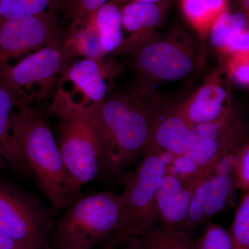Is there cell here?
Returning <instances> with one entry per match:
<instances>
[{
  "instance_id": "obj_17",
  "label": "cell",
  "mask_w": 249,
  "mask_h": 249,
  "mask_svg": "<svg viewBox=\"0 0 249 249\" xmlns=\"http://www.w3.org/2000/svg\"><path fill=\"white\" fill-rule=\"evenodd\" d=\"M19 103L12 91L0 82V154L16 172L32 178L11 134L13 115Z\"/></svg>"
},
{
  "instance_id": "obj_29",
  "label": "cell",
  "mask_w": 249,
  "mask_h": 249,
  "mask_svg": "<svg viewBox=\"0 0 249 249\" xmlns=\"http://www.w3.org/2000/svg\"><path fill=\"white\" fill-rule=\"evenodd\" d=\"M249 53V26L230 41L219 56L222 59L234 54Z\"/></svg>"
},
{
  "instance_id": "obj_16",
  "label": "cell",
  "mask_w": 249,
  "mask_h": 249,
  "mask_svg": "<svg viewBox=\"0 0 249 249\" xmlns=\"http://www.w3.org/2000/svg\"><path fill=\"white\" fill-rule=\"evenodd\" d=\"M194 138V126L178 112L175 106L161 105L150 146L177 157L189 150Z\"/></svg>"
},
{
  "instance_id": "obj_27",
  "label": "cell",
  "mask_w": 249,
  "mask_h": 249,
  "mask_svg": "<svg viewBox=\"0 0 249 249\" xmlns=\"http://www.w3.org/2000/svg\"><path fill=\"white\" fill-rule=\"evenodd\" d=\"M111 0H69V11L72 20L87 19Z\"/></svg>"
},
{
  "instance_id": "obj_35",
  "label": "cell",
  "mask_w": 249,
  "mask_h": 249,
  "mask_svg": "<svg viewBox=\"0 0 249 249\" xmlns=\"http://www.w3.org/2000/svg\"><path fill=\"white\" fill-rule=\"evenodd\" d=\"M117 244H116L115 242H108L107 245L106 246L105 248H103V249H115L116 247H117ZM48 249H62V248H57V247H55V248H49Z\"/></svg>"
},
{
  "instance_id": "obj_36",
  "label": "cell",
  "mask_w": 249,
  "mask_h": 249,
  "mask_svg": "<svg viewBox=\"0 0 249 249\" xmlns=\"http://www.w3.org/2000/svg\"><path fill=\"white\" fill-rule=\"evenodd\" d=\"M245 15H246V16H247V18H248L249 26V15H247V14H245Z\"/></svg>"
},
{
  "instance_id": "obj_22",
  "label": "cell",
  "mask_w": 249,
  "mask_h": 249,
  "mask_svg": "<svg viewBox=\"0 0 249 249\" xmlns=\"http://www.w3.org/2000/svg\"><path fill=\"white\" fill-rule=\"evenodd\" d=\"M248 27L245 13H231L229 10L215 19L208 36L211 45L220 55L230 41Z\"/></svg>"
},
{
  "instance_id": "obj_34",
  "label": "cell",
  "mask_w": 249,
  "mask_h": 249,
  "mask_svg": "<svg viewBox=\"0 0 249 249\" xmlns=\"http://www.w3.org/2000/svg\"><path fill=\"white\" fill-rule=\"evenodd\" d=\"M10 168H11V165L0 154V170H9Z\"/></svg>"
},
{
  "instance_id": "obj_21",
  "label": "cell",
  "mask_w": 249,
  "mask_h": 249,
  "mask_svg": "<svg viewBox=\"0 0 249 249\" xmlns=\"http://www.w3.org/2000/svg\"><path fill=\"white\" fill-rule=\"evenodd\" d=\"M136 237L145 249H196V242H193L186 232L178 228L157 227L155 222Z\"/></svg>"
},
{
  "instance_id": "obj_30",
  "label": "cell",
  "mask_w": 249,
  "mask_h": 249,
  "mask_svg": "<svg viewBox=\"0 0 249 249\" xmlns=\"http://www.w3.org/2000/svg\"><path fill=\"white\" fill-rule=\"evenodd\" d=\"M0 249H28L11 236L0 230Z\"/></svg>"
},
{
  "instance_id": "obj_1",
  "label": "cell",
  "mask_w": 249,
  "mask_h": 249,
  "mask_svg": "<svg viewBox=\"0 0 249 249\" xmlns=\"http://www.w3.org/2000/svg\"><path fill=\"white\" fill-rule=\"evenodd\" d=\"M160 106L151 89L111 93L91 106L101 140L99 176L119 175L148 149Z\"/></svg>"
},
{
  "instance_id": "obj_12",
  "label": "cell",
  "mask_w": 249,
  "mask_h": 249,
  "mask_svg": "<svg viewBox=\"0 0 249 249\" xmlns=\"http://www.w3.org/2000/svg\"><path fill=\"white\" fill-rule=\"evenodd\" d=\"M227 78L223 67L214 69L193 94L175 107L194 127L216 120L232 106Z\"/></svg>"
},
{
  "instance_id": "obj_15",
  "label": "cell",
  "mask_w": 249,
  "mask_h": 249,
  "mask_svg": "<svg viewBox=\"0 0 249 249\" xmlns=\"http://www.w3.org/2000/svg\"><path fill=\"white\" fill-rule=\"evenodd\" d=\"M172 0L156 3H129L121 6L123 25L131 33L115 53L132 54L156 40L157 29L164 21Z\"/></svg>"
},
{
  "instance_id": "obj_7",
  "label": "cell",
  "mask_w": 249,
  "mask_h": 249,
  "mask_svg": "<svg viewBox=\"0 0 249 249\" xmlns=\"http://www.w3.org/2000/svg\"><path fill=\"white\" fill-rule=\"evenodd\" d=\"M60 119L58 143L73 184L82 186L99 176L101 140L91 106L55 114Z\"/></svg>"
},
{
  "instance_id": "obj_14",
  "label": "cell",
  "mask_w": 249,
  "mask_h": 249,
  "mask_svg": "<svg viewBox=\"0 0 249 249\" xmlns=\"http://www.w3.org/2000/svg\"><path fill=\"white\" fill-rule=\"evenodd\" d=\"M236 189L235 175H214L205 178L195 191L188 215L178 229L188 234L210 220L229 204Z\"/></svg>"
},
{
  "instance_id": "obj_19",
  "label": "cell",
  "mask_w": 249,
  "mask_h": 249,
  "mask_svg": "<svg viewBox=\"0 0 249 249\" xmlns=\"http://www.w3.org/2000/svg\"><path fill=\"white\" fill-rule=\"evenodd\" d=\"M183 16L202 39L215 19L229 10V0H180Z\"/></svg>"
},
{
  "instance_id": "obj_9",
  "label": "cell",
  "mask_w": 249,
  "mask_h": 249,
  "mask_svg": "<svg viewBox=\"0 0 249 249\" xmlns=\"http://www.w3.org/2000/svg\"><path fill=\"white\" fill-rule=\"evenodd\" d=\"M195 138L184 156L199 168H209L249 142V127L233 105L217 119L195 126Z\"/></svg>"
},
{
  "instance_id": "obj_13",
  "label": "cell",
  "mask_w": 249,
  "mask_h": 249,
  "mask_svg": "<svg viewBox=\"0 0 249 249\" xmlns=\"http://www.w3.org/2000/svg\"><path fill=\"white\" fill-rule=\"evenodd\" d=\"M210 176L211 172L207 168L188 175L165 173L156 197L160 225L178 229L188 215L196 188Z\"/></svg>"
},
{
  "instance_id": "obj_18",
  "label": "cell",
  "mask_w": 249,
  "mask_h": 249,
  "mask_svg": "<svg viewBox=\"0 0 249 249\" xmlns=\"http://www.w3.org/2000/svg\"><path fill=\"white\" fill-rule=\"evenodd\" d=\"M65 44L73 55L101 60L106 55L101 48L95 14L87 19L72 20L71 27L65 38Z\"/></svg>"
},
{
  "instance_id": "obj_37",
  "label": "cell",
  "mask_w": 249,
  "mask_h": 249,
  "mask_svg": "<svg viewBox=\"0 0 249 249\" xmlns=\"http://www.w3.org/2000/svg\"><path fill=\"white\" fill-rule=\"evenodd\" d=\"M1 0H0V3H1Z\"/></svg>"
},
{
  "instance_id": "obj_25",
  "label": "cell",
  "mask_w": 249,
  "mask_h": 249,
  "mask_svg": "<svg viewBox=\"0 0 249 249\" xmlns=\"http://www.w3.org/2000/svg\"><path fill=\"white\" fill-rule=\"evenodd\" d=\"M223 67L229 80L249 88V53H237L224 59Z\"/></svg>"
},
{
  "instance_id": "obj_6",
  "label": "cell",
  "mask_w": 249,
  "mask_h": 249,
  "mask_svg": "<svg viewBox=\"0 0 249 249\" xmlns=\"http://www.w3.org/2000/svg\"><path fill=\"white\" fill-rule=\"evenodd\" d=\"M73 54L61 37L17 65L0 71V82L9 88L20 103H41L48 99L55 89L59 77L71 65Z\"/></svg>"
},
{
  "instance_id": "obj_26",
  "label": "cell",
  "mask_w": 249,
  "mask_h": 249,
  "mask_svg": "<svg viewBox=\"0 0 249 249\" xmlns=\"http://www.w3.org/2000/svg\"><path fill=\"white\" fill-rule=\"evenodd\" d=\"M196 249H232L231 238L224 228L211 222L196 242Z\"/></svg>"
},
{
  "instance_id": "obj_3",
  "label": "cell",
  "mask_w": 249,
  "mask_h": 249,
  "mask_svg": "<svg viewBox=\"0 0 249 249\" xmlns=\"http://www.w3.org/2000/svg\"><path fill=\"white\" fill-rule=\"evenodd\" d=\"M124 202L121 196L109 191L78 197L54 224L57 248L92 249L111 240L121 227Z\"/></svg>"
},
{
  "instance_id": "obj_31",
  "label": "cell",
  "mask_w": 249,
  "mask_h": 249,
  "mask_svg": "<svg viewBox=\"0 0 249 249\" xmlns=\"http://www.w3.org/2000/svg\"><path fill=\"white\" fill-rule=\"evenodd\" d=\"M123 244L124 245V249H145L137 237L128 239Z\"/></svg>"
},
{
  "instance_id": "obj_10",
  "label": "cell",
  "mask_w": 249,
  "mask_h": 249,
  "mask_svg": "<svg viewBox=\"0 0 249 249\" xmlns=\"http://www.w3.org/2000/svg\"><path fill=\"white\" fill-rule=\"evenodd\" d=\"M55 9L0 19V71L11 59L43 48L62 37Z\"/></svg>"
},
{
  "instance_id": "obj_20",
  "label": "cell",
  "mask_w": 249,
  "mask_h": 249,
  "mask_svg": "<svg viewBox=\"0 0 249 249\" xmlns=\"http://www.w3.org/2000/svg\"><path fill=\"white\" fill-rule=\"evenodd\" d=\"M95 22L104 53L116 52L124 40L120 6L111 1L103 5L95 14Z\"/></svg>"
},
{
  "instance_id": "obj_4",
  "label": "cell",
  "mask_w": 249,
  "mask_h": 249,
  "mask_svg": "<svg viewBox=\"0 0 249 249\" xmlns=\"http://www.w3.org/2000/svg\"><path fill=\"white\" fill-rule=\"evenodd\" d=\"M131 55L137 80L135 90L150 89L152 83L182 79L196 71L200 62L196 41L181 28H177L164 38L149 42Z\"/></svg>"
},
{
  "instance_id": "obj_8",
  "label": "cell",
  "mask_w": 249,
  "mask_h": 249,
  "mask_svg": "<svg viewBox=\"0 0 249 249\" xmlns=\"http://www.w3.org/2000/svg\"><path fill=\"white\" fill-rule=\"evenodd\" d=\"M54 214L36 195L0 182V230L28 249L45 247Z\"/></svg>"
},
{
  "instance_id": "obj_2",
  "label": "cell",
  "mask_w": 249,
  "mask_h": 249,
  "mask_svg": "<svg viewBox=\"0 0 249 249\" xmlns=\"http://www.w3.org/2000/svg\"><path fill=\"white\" fill-rule=\"evenodd\" d=\"M11 134L40 191L54 213L80 197L67 171L58 142L47 119L36 107L19 103L11 121Z\"/></svg>"
},
{
  "instance_id": "obj_23",
  "label": "cell",
  "mask_w": 249,
  "mask_h": 249,
  "mask_svg": "<svg viewBox=\"0 0 249 249\" xmlns=\"http://www.w3.org/2000/svg\"><path fill=\"white\" fill-rule=\"evenodd\" d=\"M58 0H1L0 19L36 16L55 9Z\"/></svg>"
},
{
  "instance_id": "obj_24",
  "label": "cell",
  "mask_w": 249,
  "mask_h": 249,
  "mask_svg": "<svg viewBox=\"0 0 249 249\" xmlns=\"http://www.w3.org/2000/svg\"><path fill=\"white\" fill-rule=\"evenodd\" d=\"M229 234L232 249H249V189L237 210Z\"/></svg>"
},
{
  "instance_id": "obj_28",
  "label": "cell",
  "mask_w": 249,
  "mask_h": 249,
  "mask_svg": "<svg viewBox=\"0 0 249 249\" xmlns=\"http://www.w3.org/2000/svg\"><path fill=\"white\" fill-rule=\"evenodd\" d=\"M236 186L242 190L249 189V142L239 149L235 170Z\"/></svg>"
},
{
  "instance_id": "obj_5",
  "label": "cell",
  "mask_w": 249,
  "mask_h": 249,
  "mask_svg": "<svg viewBox=\"0 0 249 249\" xmlns=\"http://www.w3.org/2000/svg\"><path fill=\"white\" fill-rule=\"evenodd\" d=\"M166 170L163 152L149 147L137 169L126 178L125 189L121 195L124 202L122 221L110 241L118 245L123 244L158 219L156 197Z\"/></svg>"
},
{
  "instance_id": "obj_32",
  "label": "cell",
  "mask_w": 249,
  "mask_h": 249,
  "mask_svg": "<svg viewBox=\"0 0 249 249\" xmlns=\"http://www.w3.org/2000/svg\"><path fill=\"white\" fill-rule=\"evenodd\" d=\"M163 1L165 0H111V1L115 3L120 7L129 3H156Z\"/></svg>"
},
{
  "instance_id": "obj_33",
  "label": "cell",
  "mask_w": 249,
  "mask_h": 249,
  "mask_svg": "<svg viewBox=\"0 0 249 249\" xmlns=\"http://www.w3.org/2000/svg\"><path fill=\"white\" fill-rule=\"evenodd\" d=\"M245 14L249 15V0H237Z\"/></svg>"
},
{
  "instance_id": "obj_11",
  "label": "cell",
  "mask_w": 249,
  "mask_h": 249,
  "mask_svg": "<svg viewBox=\"0 0 249 249\" xmlns=\"http://www.w3.org/2000/svg\"><path fill=\"white\" fill-rule=\"evenodd\" d=\"M120 69L116 61L105 58H85L72 64L63 73L60 81L71 82L73 91L67 92L60 86L58 89L67 97H73L76 93L80 94L74 107L63 111L84 109L101 102L107 96L109 88L108 82L112 83Z\"/></svg>"
}]
</instances>
